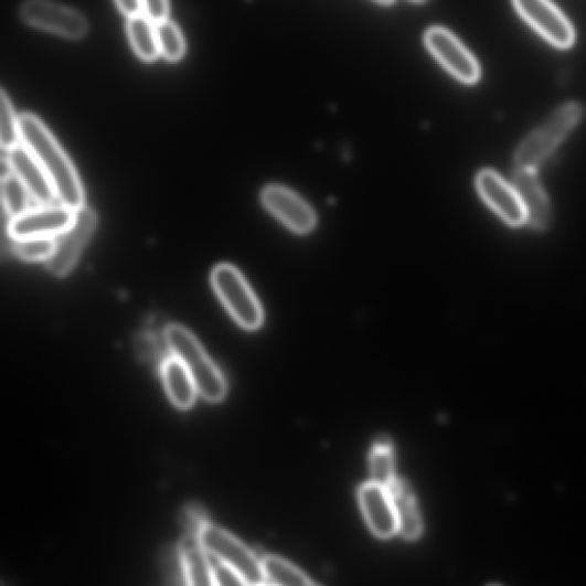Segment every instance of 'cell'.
<instances>
[{
  "label": "cell",
  "mask_w": 586,
  "mask_h": 586,
  "mask_svg": "<svg viewBox=\"0 0 586 586\" xmlns=\"http://www.w3.org/2000/svg\"><path fill=\"white\" fill-rule=\"evenodd\" d=\"M22 143L34 153L47 173L60 204L73 210L85 205L79 175L66 151L58 145L43 121L32 115L20 116Z\"/></svg>",
  "instance_id": "6da1fadb"
},
{
  "label": "cell",
  "mask_w": 586,
  "mask_h": 586,
  "mask_svg": "<svg viewBox=\"0 0 586 586\" xmlns=\"http://www.w3.org/2000/svg\"><path fill=\"white\" fill-rule=\"evenodd\" d=\"M583 115L582 105L575 102L555 109L540 127L520 142L514 153L515 168L537 171L577 128Z\"/></svg>",
  "instance_id": "7a4b0ae2"
},
{
  "label": "cell",
  "mask_w": 586,
  "mask_h": 586,
  "mask_svg": "<svg viewBox=\"0 0 586 586\" xmlns=\"http://www.w3.org/2000/svg\"><path fill=\"white\" fill-rule=\"evenodd\" d=\"M167 343L193 377L199 394L210 403H219L227 392L221 370L209 358L198 338L187 328L171 324L166 330Z\"/></svg>",
  "instance_id": "3957f363"
},
{
  "label": "cell",
  "mask_w": 586,
  "mask_h": 586,
  "mask_svg": "<svg viewBox=\"0 0 586 586\" xmlns=\"http://www.w3.org/2000/svg\"><path fill=\"white\" fill-rule=\"evenodd\" d=\"M211 283L215 294L241 327L256 330L263 324L262 305L237 268L228 264L215 267Z\"/></svg>",
  "instance_id": "277c9868"
},
{
  "label": "cell",
  "mask_w": 586,
  "mask_h": 586,
  "mask_svg": "<svg viewBox=\"0 0 586 586\" xmlns=\"http://www.w3.org/2000/svg\"><path fill=\"white\" fill-rule=\"evenodd\" d=\"M201 544L205 551L232 568L246 584L260 585L266 583L262 562L242 542L224 530L204 523L199 532Z\"/></svg>",
  "instance_id": "5b68a950"
},
{
  "label": "cell",
  "mask_w": 586,
  "mask_h": 586,
  "mask_svg": "<svg viewBox=\"0 0 586 586\" xmlns=\"http://www.w3.org/2000/svg\"><path fill=\"white\" fill-rule=\"evenodd\" d=\"M515 11L547 43L560 50L573 47L575 29L552 0H512Z\"/></svg>",
  "instance_id": "8992f818"
},
{
  "label": "cell",
  "mask_w": 586,
  "mask_h": 586,
  "mask_svg": "<svg viewBox=\"0 0 586 586\" xmlns=\"http://www.w3.org/2000/svg\"><path fill=\"white\" fill-rule=\"evenodd\" d=\"M97 226L98 215L94 209L84 205L76 210L73 224L55 237L54 253L46 263L49 270L58 277L68 275L78 263Z\"/></svg>",
  "instance_id": "52a82bcc"
},
{
  "label": "cell",
  "mask_w": 586,
  "mask_h": 586,
  "mask_svg": "<svg viewBox=\"0 0 586 586\" xmlns=\"http://www.w3.org/2000/svg\"><path fill=\"white\" fill-rule=\"evenodd\" d=\"M425 42L430 53L455 78L466 84H476L480 79L481 70L477 58L447 29H429Z\"/></svg>",
  "instance_id": "ba28073f"
},
{
  "label": "cell",
  "mask_w": 586,
  "mask_h": 586,
  "mask_svg": "<svg viewBox=\"0 0 586 586\" xmlns=\"http://www.w3.org/2000/svg\"><path fill=\"white\" fill-rule=\"evenodd\" d=\"M21 15L28 24L61 38L79 40L87 33V22L82 14L50 0H26Z\"/></svg>",
  "instance_id": "9c48e42d"
},
{
  "label": "cell",
  "mask_w": 586,
  "mask_h": 586,
  "mask_svg": "<svg viewBox=\"0 0 586 586\" xmlns=\"http://www.w3.org/2000/svg\"><path fill=\"white\" fill-rule=\"evenodd\" d=\"M75 212L64 204L30 209L10 221V235L14 241L34 237L55 238L73 224Z\"/></svg>",
  "instance_id": "30bf717a"
},
{
  "label": "cell",
  "mask_w": 586,
  "mask_h": 586,
  "mask_svg": "<svg viewBox=\"0 0 586 586\" xmlns=\"http://www.w3.org/2000/svg\"><path fill=\"white\" fill-rule=\"evenodd\" d=\"M265 207L288 228L297 234H307L313 231L317 215L313 209L292 191L270 184L262 194Z\"/></svg>",
  "instance_id": "8fae6325"
},
{
  "label": "cell",
  "mask_w": 586,
  "mask_h": 586,
  "mask_svg": "<svg viewBox=\"0 0 586 586\" xmlns=\"http://www.w3.org/2000/svg\"><path fill=\"white\" fill-rule=\"evenodd\" d=\"M524 213V220L537 232L546 231L552 223V210L537 171L515 168L512 177Z\"/></svg>",
  "instance_id": "7c38bea8"
},
{
  "label": "cell",
  "mask_w": 586,
  "mask_h": 586,
  "mask_svg": "<svg viewBox=\"0 0 586 586\" xmlns=\"http://www.w3.org/2000/svg\"><path fill=\"white\" fill-rule=\"evenodd\" d=\"M477 189L483 201L511 227L526 224L519 196L498 172L482 170L477 177Z\"/></svg>",
  "instance_id": "4fadbf2b"
},
{
  "label": "cell",
  "mask_w": 586,
  "mask_h": 586,
  "mask_svg": "<svg viewBox=\"0 0 586 586\" xmlns=\"http://www.w3.org/2000/svg\"><path fill=\"white\" fill-rule=\"evenodd\" d=\"M13 173L22 181L30 195L41 205L57 200L53 184L42 164L22 142L7 151Z\"/></svg>",
  "instance_id": "5bb4252c"
},
{
  "label": "cell",
  "mask_w": 586,
  "mask_h": 586,
  "mask_svg": "<svg viewBox=\"0 0 586 586\" xmlns=\"http://www.w3.org/2000/svg\"><path fill=\"white\" fill-rule=\"evenodd\" d=\"M361 508L370 529L383 539L397 532V519L387 487L374 481L365 483L359 492Z\"/></svg>",
  "instance_id": "9a60e30c"
},
{
  "label": "cell",
  "mask_w": 586,
  "mask_h": 586,
  "mask_svg": "<svg viewBox=\"0 0 586 586\" xmlns=\"http://www.w3.org/2000/svg\"><path fill=\"white\" fill-rule=\"evenodd\" d=\"M387 489L397 519V532L407 540L418 539L423 523L412 488L405 481L395 478Z\"/></svg>",
  "instance_id": "2e32d148"
},
{
  "label": "cell",
  "mask_w": 586,
  "mask_h": 586,
  "mask_svg": "<svg viewBox=\"0 0 586 586\" xmlns=\"http://www.w3.org/2000/svg\"><path fill=\"white\" fill-rule=\"evenodd\" d=\"M162 375L172 404L180 409L191 408L198 390L187 365L173 355L163 363Z\"/></svg>",
  "instance_id": "e0dca14e"
},
{
  "label": "cell",
  "mask_w": 586,
  "mask_h": 586,
  "mask_svg": "<svg viewBox=\"0 0 586 586\" xmlns=\"http://www.w3.org/2000/svg\"><path fill=\"white\" fill-rule=\"evenodd\" d=\"M181 561L184 578L190 585H213L212 566L206 551L201 544L199 533L182 542Z\"/></svg>",
  "instance_id": "ac0fdd59"
},
{
  "label": "cell",
  "mask_w": 586,
  "mask_h": 586,
  "mask_svg": "<svg viewBox=\"0 0 586 586\" xmlns=\"http://www.w3.org/2000/svg\"><path fill=\"white\" fill-rule=\"evenodd\" d=\"M128 33L139 57L145 61L157 60L160 53L157 23L145 14L130 18Z\"/></svg>",
  "instance_id": "d6986e66"
},
{
  "label": "cell",
  "mask_w": 586,
  "mask_h": 586,
  "mask_svg": "<svg viewBox=\"0 0 586 586\" xmlns=\"http://www.w3.org/2000/svg\"><path fill=\"white\" fill-rule=\"evenodd\" d=\"M265 582L275 585H312L301 571L279 557H266L262 562Z\"/></svg>",
  "instance_id": "ffe728a7"
},
{
  "label": "cell",
  "mask_w": 586,
  "mask_h": 586,
  "mask_svg": "<svg viewBox=\"0 0 586 586\" xmlns=\"http://www.w3.org/2000/svg\"><path fill=\"white\" fill-rule=\"evenodd\" d=\"M30 199L32 195L14 173L2 179L3 211L11 220L30 210Z\"/></svg>",
  "instance_id": "44dd1931"
},
{
  "label": "cell",
  "mask_w": 586,
  "mask_h": 586,
  "mask_svg": "<svg viewBox=\"0 0 586 586\" xmlns=\"http://www.w3.org/2000/svg\"><path fill=\"white\" fill-rule=\"evenodd\" d=\"M55 249V238L34 237L14 241L13 253L23 262H49Z\"/></svg>",
  "instance_id": "7402d4cb"
},
{
  "label": "cell",
  "mask_w": 586,
  "mask_h": 586,
  "mask_svg": "<svg viewBox=\"0 0 586 586\" xmlns=\"http://www.w3.org/2000/svg\"><path fill=\"white\" fill-rule=\"evenodd\" d=\"M373 481L387 487L394 479L393 449L388 441H379L370 456Z\"/></svg>",
  "instance_id": "603a6c76"
},
{
  "label": "cell",
  "mask_w": 586,
  "mask_h": 586,
  "mask_svg": "<svg viewBox=\"0 0 586 586\" xmlns=\"http://www.w3.org/2000/svg\"><path fill=\"white\" fill-rule=\"evenodd\" d=\"M0 121H2V132H0V142L4 150L19 146L21 141L20 117L17 116L13 105L9 99L6 90H2L0 97Z\"/></svg>",
  "instance_id": "cb8c5ba5"
},
{
  "label": "cell",
  "mask_w": 586,
  "mask_h": 586,
  "mask_svg": "<svg viewBox=\"0 0 586 586\" xmlns=\"http://www.w3.org/2000/svg\"><path fill=\"white\" fill-rule=\"evenodd\" d=\"M157 33L160 53L169 61L180 60L187 46H184L179 28L174 23L166 20L157 23Z\"/></svg>",
  "instance_id": "d4e9b609"
},
{
  "label": "cell",
  "mask_w": 586,
  "mask_h": 586,
  "mask_svg": "<svg viewBox=\"0 0 586 586\" xmlns=\"http://www.w3.org/2000/svg\"><path fill=\"white\" fill-rule=\"evenodd\" d=\"M213 585H243L246 584L242 576L231 566L220 562L212 567Z\"/></svg>",
  "instance_id": "484cf974"
},
{
  "label": "cell",
  "mask_w": 586,
  "mask_h": 586,
  "mask_svg": "<svg viewBox=\"0 0 586 586\" xmlns=\"http://www.w3.org/2000/svg\"><path fill=\"white\" fill-rule=\"evenodd\" d=\"M143 14L156 23L166 21L169 15V0H141Z\"/></svg>",
  "instance_id": "4316f807"
},
{
  "label": "cell",
  "mask_w": 586,
  "mask_h": 586,
  "mask_svg": "<svg viewBox=\"0 0 586 586\" xmlns=\"http://www.w3.org/2000/svg\"><path fill=\"white\" fill-rule=\"evenodd\" d=\"M116 3L122 14L134 18L143 13L141 0H116Z\"/></svg>",
  "instance_id": "83f0119b"
},
{
  "label": "cell",
  "mask_w": 586,
  "mask_h": 586,
  "mask_svg": "<svg viewBox=\"0 0 586 586\" xmlns=\"http://www.w3.org/2000/svg\"><path fill=\"white\" fill-rule=\"evenodd\" d=\"M376 2L384 6H390L391 3H393V0H376Z\"/></svg>",
  "instance_id": "f1b7e54d"
},
{
  "label": "cell",
  "mask_w": 586,
  "mask_h": 586,
  "mask_svg": "<svg viewBox=\"0 0 586 586\" xmlns=\"http://www.w3.org/2000/svg\"><path fill=\"white\" fill-rule=\"evenodd\" d=\"M412 2H415V3H425V2H427V0H412Z\"/></svg>",
  "instance_id": "f546056e"
}]
</instances>
